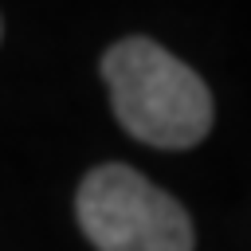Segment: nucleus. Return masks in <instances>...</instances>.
<instances>
[{
	"label": "nucleus",
	"mask_w": 251,
	"mask_h": 251,
	"mask_svg": "<svg viewBox=\"0 0 251 251\" xmlns=\"http://www.w3.org/2000/svg\"><path fill=\"white\" fill-rule=\"evenodd\" d=\"M114 118L126 133L157 149H188L212 129V94L204 78L153 39H118L102 55Z\"/></svg>",
	"instance_id": "nucleus-1"
},
{
	"label": "nucleus",
	"mask_w": 251,
	"mask_h": 251,
	"mask_svg": "<svg viewBox=\"0 0 251 251\" xmlns=\"http://www.w3.org/2000/svg\"><path fill=\"white\" fill-rule=\"evenodd\" d=\"M78 227L98 251H192L188 212L129 165H98L75 196Z\"/></svg>",
	"instance_id": "nucleus-2"
},
{
	"label": "nucleus",
	"mask_w": 251,
	"mask_h": 251,
	"mask_svg": "<svg viewBox=\"0 0 251 251\" xmlns=\"http://www.w3.org/2000/svg\"><path fill=\"white\" fill-rule=\"evenodd\" d=\"M0 31H4V24H0Z\"/></svg>",
	"instance_id": "nucleus-3"
}]
</instances>
